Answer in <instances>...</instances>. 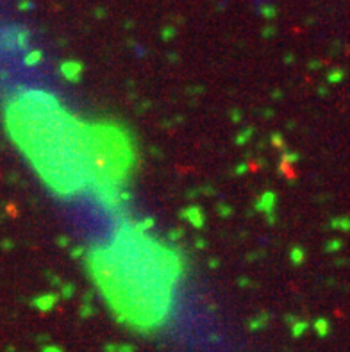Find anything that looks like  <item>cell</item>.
<instances>
[{
	"mask_svg": "<svg viewBox=\"0 0 350 352\" xmlns=\"http://www.w3.org/2000/svg\"><path fill=\"white\" fill-rule=\"evenodd\" d=\"M89 275L116 318L142 333L159 329L170 317L182 261L174 249L124 226L88 256Z\"/></svg>",
	"mask_w": 350,
	"mask_h": 352,
	"instance_id": "6da1fadb",
	"label": "cell"
},
{
	"mask_svg": "<svg viewBox=\"0 0 350 352\" xmlns=\"http://www.w3.org/2000/svg\"><path fill=\"white\" fill-rule=\"evenodd\" d=\"M7 127L39 173L61 197H72L93 183L91 125L82 123L49 93L29 92L7 111Z\"/></svg>",
	"mask_w": 350,
	"mask_h": 352,
	"instance_id": "7a4b0ae2",
	"label": "cell"
},
{
	"mask_svg": "<svg viewBox=\"0 0 350 352\" xmlns=\"http://www.w3.org/2000/svg\"><path fill=\"white\" fill-rule=\"evenodd\" d=\"M93 183L100 195L114 201L116 191L127 181L132 165V145L124 129L111 123L91 125Z\"/></svg>",
	"mask_w": 350,
	"mask_h": 352,
	"instance_id": "3957f363",
	"label": "cell"
}]
</instances>
